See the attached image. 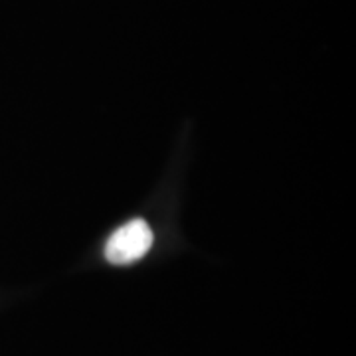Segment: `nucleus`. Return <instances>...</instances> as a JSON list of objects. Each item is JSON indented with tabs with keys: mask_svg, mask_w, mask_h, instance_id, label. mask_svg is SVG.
<instances>
[{
	"mask_svg": "<svg viewBox=\"0 0 356 356\" xmlns=\"http://www.w3.org/2000/svg\"><path fill=\"white\" fill-rule=\"evenodd\" d=\"M153 229L147 220L135 218L115 232L105 245V259L113 266H129L139 261L153 248Z\"/></svg>",
	"mask_w": 356,
	"mask_h": 356,
	"instance_id": "nucleus-1",
	"label": "nucleus"
}]
</instances>
